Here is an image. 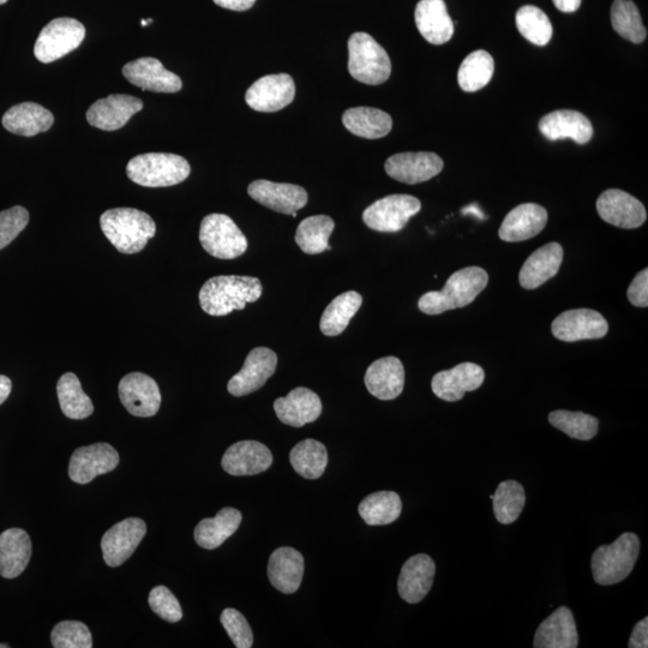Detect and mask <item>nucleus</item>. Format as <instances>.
Here are the masks:
<instances>
[{
  "mask_svg": "<svg viewBox=\"0 0 648 648\" xmlns=\"http://www.w3.org/2000/svg\"><path fill=\"white\" fill-rule=\"evenodd\" d=\"M262 292L261 281L254 276L220 275L202 286L198 299L206 314L226 316L234 310L245 309L249 303L257 302Z\"/></svg>",
  "mask_w": 648,
  "mask_h": 648,
  "instance_id": "1",
  "label": "nucleus"
},
{
  "mask_svg": "<svg viewBox=\"0 0 648 648\" xmlns=\"http://www.w3.org/2000/svg\"><path fill=\"white\" fill-rule=\"evenodd\" d=\"M100 226L114 248L126 255L141 252L156 233L152 216L135 208L106 210L100 216Z\"/></svg>",
  "mask_w": 648,
  "mask_h": 648,
  "instance_id": "2",
  "label": "nucleus"
},
{
  "mask_svg": "<svg viewBox=\"0 0 648 648\" xmlns=\"http://www.w3.org/2000/svg\"><path fill=\"white\" fill-rule=\"evenodd\" d=\"M488 282L489 275L483 268L460 269L449 276L442 291L423 294L418 308L426 315H440L449 310L465 308L485 290Z\"/></svg>",
  "mask_w": 648,
  "mask_h": 648,
  "instance_id": "3",
  "label": "nucleus"
},
{
  "mask_svg": "<svg viewBox=\"0 0 648 648\" xmlns=\"http://www.w3.org/2000/svg\"><path fill=\"white\" fill-rule=\"evenodd\" d=\"M190 172V164L183 156L170 153L138 155L126 166L131 182L146 188H166L183 183Z\"/></svg>",
  "mask_w": 648,
  "mask_h": 648,
  "instance_id": "4",
  "label": "nucleus"
},
{
  "mask_svg": "<svg viewBox=\"0 0 648 648\" xmlns=\"http://www.w3.org/2000/svg\"><path fill=\"white\" fill-rule=\"evenodd\" d=\"M639 554L640 540L634 533H623L614 543L599 546L592 556L594 581L610 586L627 579Z\"/></svg>",
  "mask_w": 648,
  "mask_h": 648,
  "instance_id": "5",
  "label": "nucleus"
},
{
  "mask_svg": "<svg viewBox=\"0 0 648 648\" xmlns=\"http://www.w3.org/2000/svg\"><path fill=\"white\" fill-rule=\"evenodd\" d=\"M348 71L354 80L378 86L388 81L392 62L386 50L371 35L358 32L348 40Z\"/></svg>",
  "mask_w": 648,
  "mask_h": 648,
  "instance_id": "6",
  "label": "nucleus"
},
{
  "mask_svg": "<svg viewBox=\"0 0 648 648\" xmlns=\"http://www.w3.org/2000/svg\"><path fill=\"white\" fill-rule=\"evenodd\" d=\"M200 242L210 256L219 260H233L248 250V239L225 214H209L202 220Z\"/></svg>",
  "mask_w": 648,
  "mask_h": 648,
  "instance_id": "7",
  "label": "nucleus"
},
{
  "mask_svg": "<svg viewBox=\"0 0 648 648\" xmlns=\"http://www.w3.org/2000/svg\"><path fill=\"white\" fill-rule=\"evenodd\" d=\"M86 38V28L75 18L62 17L51 21L36 39L34 54L39 62H56L80 47Z\"/></svg>",
  "mask_w": 648,
  "mask_h": 648,
  "instance_id": "8",
  "label": "nucleus"
},
{
  "mask_svg": "<svg viewBox=\"0 0 648 648\" xmlns=\"http://www.w3.org/2000/svg\"><path fill=\"white\" fill-rule=\"evenodd\" d=\"M422 209V203L411 195H390L372 203L363 213V221L371 230L384 233L399 232L412 216Z\"/></svg>",
  "mask_w": 648,
  "mask_h": 648,
  "instance_id": "9",
  "label": "nucleus"
},
{
  "mask_svg": "<svg viewBox=\"0 0 648 648\" xmlns=\"http://www.w3.org/2000/svg\"><path fill=\"white\" fill-rule=\"evenodd\" d=\"M119 399L132 416L153 417L161 406L158 383L142 372H131L119 382Z\"/></svg>",
  "mask_w": 648,
  "mask_h": 648,
  "instance_id": "10",
  "label": "nucleus"
},
{
  "mask_svg": "<svg viewBox=\"0 0 648 648\" xmlns=\"http://www.w3.org/2000/svg\"><path fill=\"white\" fill-rule=\"evenodd\" d=\"M278 356L267 347H256L246 357L242 370L227 384L228 393L245 396L256 392L275 374Z\"/></svg>",
  "mask_w": 648,
  "mask_h": 648,
  "instance_id": "11",
  "label": "nucleus"
},
{
  "mask_svg": "<svg viewBox=\"0 0 648 648\" xmlns=\"http://www.w3.org/2000/svg\"><path fill=\"white\" fill-rule=\"evenodd\" d=\"M551 330L556 339L564 342L597 340L608 334L609 324L598 311L575 309L557 316Z\"/></svg>",
  "mask_w": 648,
  "mask_h": 648,
  "instance_id": "12",
  "label": "nucleus"
},
{
  "mask_svg": "<svg viewBox=\"0 0 648 648\" xmlns=\"http://www.w3.org/2000/svg\"><path fill=\"white\" fill-rule=\"evenodd\" d=\"M147 533L142 519L129 518L110 528L101 539L102 554L108 567H119L134 554Z\"/></svg>",
  "mask_w": 648,
  "mask_h": 648,
  "instance_id": "13",
  "label": "nucleus"
},
{
  "mask_svg": "<svg viewBox=\"0 0 648 648\" xmlns=\"http://www.w3.org/2000/svg\"><path fill=\"white\" fill-rule=\"evenodd\" d=\"M296 96V84L287 74L268 75L257 80L245 94V101L257 112H278Z\"/></svg>",
  "mask_w": 648,
  "mask_h": 648,
  "instance_id": "14",
  "label": "nucleus"
},
{
  "mask_svg": "<svg viewBox=\"0 0 648 648\" xmlns=\"http://www.w3.org/2000/svg\"><path fill=\"white\" fill-rule=\"evenodd\" d=\"M119 454L111 444L95 443L81 447L72 454L69 464V477L77 484H88L101 474L116 470Z\"/></svg>",
  "mask_w": 648,
  "mask_h": 648,
  "instance_id": "15",
  "label": "nucleus"
},
{
  "mask_svg": "<svg viewBox=\"0 0 648 648\" xmlns=\"http://www.w3.org/2000/svg\"><path fill=\"white\" fill-rule=\"evenodd\" d=\"M597 212L608 224L624 230H633L645 224L647 212L644 204L628 192L610 189L597 201Z\"/></svg>",
  "mask_w": 648,
  "mask_h": 648,
  "instance_id": "16",
  "label": "nucleus"
},
{
  "mask_svg": "<svg viewBox=\"0 0 648 648\" xmlns=\"http://www.w3.org/2000/svg\"><path fill=\"white\" fill-rule=\"evenodd\" d=\"M248 194L256 202L276 213L292 215L308 203V192L302 186L273 183L269 180H255L249 185Z\"/></svg>",
  "mask_w": 648,
  "mask_h": 648,
  "instance_id": "17",
  "label": "nucleus"
},
{
  "mask_svg": "<svg viewBox=\"0 0 648 648\" xmlns=\"http://www.w3.org/2000/svg\"><path fill=\"white\" fill-rule=\"evenodd\" d=\"M443 160L435 153H400L390 156L386 161V172L390 178L405 184H419L440 174Z\"/></svg>",
  "mask_w": 648,
  "mask_h": 648,
  "instance_id": "18",
  "label": "nucleus"
},
{
  "mask_svg": "<svg viewBox=\"0 0 648 648\" xmlns=\"http://www.w3.org/2000/svg\"><path fill=\"white\" fill-rule=\"evenodd\" d=\"M485 372L482 366L474 363H461L455 368L437 372L432 377V392L443 401L456 402L464 398L467 392H474L482 387Z\"/></svg>",
  "mask_w": 648,
  "mask_h": 648,
  "instance_id": "19",
  "label": "nucleus"
},
{
  "mask_svg": "<svg viewBox=\"0 0 648 648\" xmlns=\"http://www.w3.org/2000/svg\"><path fill=\"white\" fill-rule=\"evenodd\" d=\"M123 75L134 86L149 92L178 93L183 88L180 77L155 58L144 57L124 65Z\"/></svg>",
  "mask_w": 648,
  "mask_h": 648,
  "instance_id": "20",
  "label": "nucleus"
},
{
  "mask_svg": "<svg viewBox=\"0 0 648 648\" xmlns=\"http://www.w3.org/2000/svg\"><path fill=\"white\" fill-rule=\"evenodd\" d=\"M142 100L126 94H112L100 99L87 111L88 123L104 131L122 129L134 114L141 112Z\"/></svg>",
  "mask_w": 648,
  "mask_h": 648,
  "instance_id": "21",
  "label": "nucleus"
},
{
  "mask_svg": "<svg viewBox=\"0 0 648 648\" xmlns=\"http://www.w3.org/2000/svg\"><path fill=\"white\" fill-rule=\"evenodd\" d=\"M273 454L261 442L240 441L232 444L222 456V468L231 476L243 477L267 471Z\"/></svg>",
  "mask_w": 648,
  "mask_h": 648,
  "instance_id": "22",
  "label": "nucleus"
},
{
  "mask_svg": "<svg viewBox=\"0 0 648 648\" xmlns=\"http://www.w3.org/2000/svg\"><path fill=\"white\" fill-rule=\"evenodd\" d=\"M274 411L281 423L302 428L314 423L322 413V401L312 390L304 387L293 389L285 398L274 401Z\"/></svg>",
  "mask_w": 648,
  "mask_h": 648,
  "instance_id": "23",
  "label": "nucleus"
},
{
  "mask_svg": "<svg viewBox=\"0 0 648 648\" xmlns=\"http://www.w3.org/2000/svg\"><path fill=\"white\" fill-rule=\"evenodd\" d=\"M548 224V212L536 203H524L515 207L503 220L498 236L504 242H524L538 236Z\"/></svg>",
  "mask_w": 648,
  "mask_h": 648,
  "instance_id": "24",
  "label": "nucleus"
},
{
  "mask_svg": "<svg viewBox=\"0 0 648 648\" xmlns=\"http://www.w3.org/2000/svg\"><path fill=\"white\" fill-rule=\"evenodd\" d=\"M436 573L435 562L428 555H414L402 566L398 581L400 597L417 604L428 596Z\"/></svg>",
  "mask_w": 648,
  "mask_h": 648,
  "instance_id": "25",
  "label": "nucleus"
},
{
  "mask_svg": "<svg viewBox=\"0 0 648 648\" xmlns=\"http://www.w3.org/2000/svg\"><path fill=\"white\" fill-rule=\"evenodd\" d=\"M539 130L550 141L573 140L586 144L593 136V126L584 114L560 110L546 114L539 122Z\"/></svg>",
  "mask_w": 648,
  "mask_h": 648,
  "instance_id": "26",
  "label": "nucleus"
},
{
  "mask_svg": "<svg viewBox=\"0 0 648 648\" xmlns=\"http://www.w3.org/2000/svg\"><path fill=\"white\" fill-rule=\"evenodd\" d=\"M365 386L375 398L388 401L398 398L405 386V369L396 357H384L372 363L365 374Z\"/></svg>",
  "mask_w": 648,
  "mask_h": 648,
  "instance_id": "27",
  "label": "nucleus"
},
{
  "mask_svg": "<svg viewBox=\"0 0 648 648\" xmlns=\"http://www.w3.org/2000/svg\"><path fill=\"white\" fill-rule=\"evenodd\" d=\"M414 20L419 33L432 45H443L453 38L454 23L444 0H420Z\"/></svg>",
  "mask_w": 648,
  "mask_h": 648,
  "instance_id": "28",
  "label": "nucleus"
},
{
  "mask_svg": "<svg viewBox=\"0 0 648 648\" xmlns=\"http://www.w3.org/2000/svg\"><path fill=\"white\" fill-rule=\"evenodd\" d=\"M304 575V557L293 548L276 549L269 558L268 578L276 590L292 594L299 590Z\"/></svg>",
  "mask_w": 648,
  "mask_h": 648,
  "instance_id": "29",
  "label": "nucleus"
},
{
  "mask_svg": "<svg viewBox=\"0 0 648 648\" xmlns=\"http://www.w3.org/2000/svg\"><path fill=\"white\" fill-rule=\"evenodd\" d=\"M578 645L574 615L566 606L558 608L540 624L533 644L536 648H576Z\"/></svg>",
  "mask_w": 648,
  "mask_h": 648,
  "instance_id": "30",
  "label": "nucleus"
},
{
  "mask_svg": "<svg viewBox=\"0 0 648 648\" xmlns=\"http://www.w3.org/2000/svg\"><path fill=\"white\" fill-rule=\"evenodd\" d=\"M563 248L561 244L549 243L534 251L527 258L519 274L520 285L525 290H536L554 278L561 268Z\"/></svg>",
  "mask_w": 648,
  "mask_h": 648,
  "instance_id": "31",
  "label": "nucleus"
},
{
  "mask_svg": "<svg viewBox=\"0 0 648 648\" xmlns=\"http://www.w3.org/2000/svg\"><path fill=\"white\" fill-rule=\"evenodd\" d=\"M32 540L21 528H9L0 534V575L15 579L26 570L32 557Z\"/></svg>",
  "mask_w": 648,
  "mask_h": 648,
  "instance_id": "32",
  "label": "nucleus"
},
{
  "mask_svg": "<svg viewBox=\"0 0 648 648\" xmlns=\"http://www.w3.org/2000/svg\"><path fill=\"white\" fill-rule=\"evenodd\" d=\"M2 123L11 134L33 137L50 130L54 117L51 111L35 102H22L5 112Z\"/></svg>",
  "mask_w": 648,
  "mask_h": 648,
  "instance_id": "33",
  "label": "nucleus"
},
{
  "mask_svg": "<svg viewBox=\"0 0 648 648\" xmlns=\"http://www.w3.org/2000/svg\"><path fill=\"white\" fill-rule=\"evenodd\" d=\"M242 513L238 509L226 507L215 518L203 519L195 528V540L203 549L214 550L237 532Z\"/></svg>",
  "mask_w": 648,
  "mask_h": 648,
  "instance_id": "34",
  "label": "nucleus"
},
{
  "mask_svg": "<svg viewBox=\"0 0 648 648\" xmlns=\"http://www.w3.org/2000/svg\"><path fill=\"white\" fill-rule=\"evenodd\" d=\"M342 124L353 135L377 140L389 134L393 128V119L377 108L354 107L344 113Z\"/></svg>",
  "mask_w": 648,
  "mask_h": 648,
  "instance_id": "35",
  "label": "nucleus"
},
{
  "mask_svg": "<svg viewBox=\"0 0 648 648\" xmlns=\"http://www.w3.org/2000/svg\"><path fill=\"white\" fill-rule=\"evenodd\" d=\"M362 304L363 298L356 291L340 294L324 310L320 322L321 332L326 336H338L344 333Z\"/></svg>",
  "mask_w": 648,
  "mask_h": 648,
  "instance_id": "36",
  "label": "nucleus"
},
{
  "mask_svg": "<svg viewBox=\"0 0 648 648\" xmlns=\"http://www.w3.org/2000/svg\"><path fill=\"white\" fill-rule=\"evenodd\" d=\"M401 498L394 491H378L366 496L359 504L358 512L366 524L384 526L399 519Z\"/></svg>",
  "mask_w": 648,
  "mask_h": 648,
  "instance_id": "37",
  "label": "nucleus"
},
{
  "mask_svg": "<svg viewBox=\"0 0 648 648\" xmlns=\"http://www.w3.org/2000/svg\"><path fill=\"white\" fill-rule=\"evenodd\" d=\"M335 228V222L328 215H315L300 222L296 232V243L305 254L318 255L329 246V238Z\"/></svg>",
  "mask_w": 648,
  "mask_h": 648,
  "instance_id": "38",
  "label": "nucleus"
},
{
  "mask_svg": "<svg viewBox=\"0 0 648 648\" xmlns=\"http://www.w3.org/2000/svg\"><path fill=\"white\" fill-rule=\"evenodd\" d=\"M60 408L66 417L75 420L92 416L94 406L89 396L83 392L81 382L72 372H66L57 383Z\"/></svg>",
  "mask_w": 648,
  "mask_h": 648,
  "instance_id": "39",
  "label": "nucleus"
},
{
  "mask_svg": "<svg viewBox=\"0 0 648 648\" xmlns=\"http://www.w3.org/2000/svg\"><path fill=\"white\" fill-rule=\"evenodd\" d=\"M290 461L299 476L305 479H318L328 465L327 448L323 443L308 438L299 442L291 450Z\"/></svg>",
  "mask_w": 648,
  "mask_h": 648,
  "instance_id": "40",
  "label": "nucleus"
},
{
  "mask_svg": "<svg viewBox=\"0 0 648 648\" xmlns=\"http://www.w3.org/2000/svg\"><path fill=\"white\" fill-rule=\"evenodd\" d=\"M494 70L495 62L490 53L483 50L474 51L461 63L458 72L459 86L467 93L478 92L488 86Z\"/></svg>",
  "mask_w": 648,
  "mask_h": 648,
  "instance_id": "41",
  "label": "nucleus"
},
{
  "mask_svg": "<svg viewBox=\"0 0 648 648\" xmlns=\"http://www.w3.org/2000/svg\"><path fill=\"white\" fill-rule=\"evenodd\" d=\"M490 498L496 520L503 525L513 524L519 519L526 503L524 486L515 480H506L498 485L495 494Z\"/></svg>",
  "mask_w": 648,
  "mask_h": 648,
  "instance_id": "42",
  "label": "nucleus"
},
{
  "mask_svg": "<svg viewBox=\"0 0 648 648\" xmlns=\"http://www.w3.org/2000/svg\"><path fill=\"white\" fill-rule=\"evenodd\" d=\"M611 24L623 39L633 44H641L647 38V29L642 23L638 6L632 0H614Z\"/></svg>",
  "mask_w": 648,
  "mask_h": 648,
  "instance_id": "43",
  "label": "nucleus"
},
{
  "mask_svg": "<svg viewBox=\"0 0 648 648\" xmlns=\"http://www.w3.org/2000/svg\"><path fill=\"white\" fill-rule=\"evenodd\" d=\"M516 27L526 40L537 46L548 45L554 33L549 17L533 5L522 6L516 12Z\"/></svg>",
  "mask_w": 648,
  "mask_h": 648,
  "instance_id": "44",
  "label": "nucleus"
},
{
  "mask_svg": "<svg viewBox=\"0 0 648 648\" xmlns=\"http://www.w3.org/2000/svg\"><path fill=\"white\" fill-rule=\"evenodd\" d=\"M549 422L574 440L590 441L598 434V419L582 412L554 411L549 414Z\"/></svg>",
  "mask_w": 648,
  "mask_h": 648,
  "instance_id": "45",
  "label": "nucleus"
},
{
  "mask_svg": "<svg viewBox=\"0 0 648 648\" xmlns=\"http://www.w3.org/2000/svg\"><path fill=\"white\" fill-rule=\"evenodd\" d=\"M53 647L92 648V633L86 624L78 621H63L53 628L51 634Z\"/></svg>",
  "mask_w": 648,
  "mask_h": 648,
  "instance_id": "46",
  "label": "nucleus"
},
{
  "mask_svg": "<svg viewBox=\"0 0 648 648\" xmlns=\"http://www.w3.org/2000/svg\"><path fill=\"white\" fill-rule=\"evenodd\" d=\"M222 627L237 648H250L254 644V634L244 615L236 609H225L220 616Z\"/></svg>",
  "mask_w": 648,
  "mask_h": 648,
  "instance_id": "47",
  "label": "nucleus"
},
{
  "mask_svg": "<svg viewBox=\"0 0 648 648\" xmlns=\"http://www.w3.org/2000/svg\"><path fill=\"white\" fill-rule=\"evenodd\" d=\"M148 602L156 615L170 623H177L183 618L182 606L178 599L165 586H156L149 593Z\"/></svg>",
  "mask_w": 648,
  "mask_h": 648,
  "instance_id": "48",
  "label": "nucleus"
},
{
  "mask_svg": "<svg viewBox=\"0 0 648 648\" xmlns=\"http://www.w3.org/2000/svg\"><path fill=\"white\" fill-rule=\"evenodd\" d=\"M29 222V213L21 206L0 212V250L6 248L17 238Z\"/></svg>",
  "mask_w": 648,
  "mask_h": 648,
  "instance_id": "49",
  "label": "nucleus"
},
{
  "mask_svg": "<svg viewBox=\"0 0 648 648\" xmlns=\"http://www.w3.org/2000/svg\"><path fill=\"white\" fill-rule=\"evenodd\" d=\"M629 302L638 308H647L648 306V269L642 270L635 276L632 284L628 288Z\"/></svg>",
  "mask_w": 648,
  "mask_h": 648,
  "instance_id": "50",
  "label": "nucleus"
},
{
  "mask_svg": "<svg viewBox=\"0 0 648 648\" xmlns=\"http://www.w3.org/2000/svg\"><path fill=\"white\" fill-rule=\"evenodd\" d=\"M628 647L630 648H647L648 647V618L636 624L632 636H630Z\"/></svg>",
  "mask_w": 648,
  "mask_h": 648,
  "instance_id": "51",
  "label": "nucleus"
},
{
  "mask_svg": "<svg viewBox=\"0 0 648 648\" xmlns=\"http://www.w3.org/2000/svg\"><path fill=\"white\" fill-rule=\"evenodd\" d=\"M214 3L224 9L246 11L255 5L256 0H214Z\"/></svg>",
  "mask_w": 648,
  "mask_h": 648,
  "instance_id": "52",
  "label": "nucleus"
},
{
  "mask_svg": "<svg viewBox=\"0 0 648 648\" xmlns=\"http://www.w3.org/2000/svg\"><path fill=\"white\" fill-rule=\"evenodd\" d=\"M556 8L566 14H572L580 8L581 0H552Z\"/></svg>",
  "mask_w": 648,
  "mask_h": 648,
  "instance_id": "53",
  "label": "nucleus"
},
{
  "mask_svg": "<svg viewBox=\"0 0 648 648\" xmlns=\"http://www.w3.org/2000/svg\"><path fill=\"white\" fill-rule=\"evenodd\" d=\"M12 383L9 377L0 375V405L4 404L11 393Z\"/></svg>",
  "mask_w": 648,
  "mask_h": 648,
  "instance_id": "54",
  "label": "nucleus"
},
{
  "mask_svg": "<svg viewBox=\"0 0 648 648\" xmlns=\"http://www.w3.org/2000/svg\"><path fill=\"white\" fill-rule=\"evenodd\" d=\"M462 214H473L476 215L478 219H484L485 216L477 206H470L462 210Z\"/></svg>",
  "mask_w": 648,
  "mask_h": 648,
  "instance_id": "55",
  "label": "nucleus"
},
{
  "mask_svg": "<svg viewBox=\"0 0 648 648\" xmlns=\"http://www.w3.org/2000/svg\"><path fill=\"white\" fill-rule=\"evenodd\" d=\"M152 22H153L152 20H143V21L141 22V26H142V27H146V26H148L149 23H152Z\"/></svg>",
  "mask_w": 648,
  "mask_h": 648,
  "instance_id": "56",
  "label": "nucleus"
},
{
  "mask_svg": "<svg viewBox=\"0 0 648 648\" xmlns=\"http://www.w3.org/2000/svg\"><path fill=\"white\" fill-rule=\"evenodd\" d=\"M8 647H10V646L6 645V644H0V648H8Z\"/></svg>",
  "mask_w": 648,
  "mask_h": 648,
  "instance_id": "57",
  "label": "nucleus"
},
{
  "mask_svg": "<svg viewBox=\"0 0 648 648\" xmlns=\"http://www.w3.org/2000/svg\"><path fill=\"white\" fill-rule=\"evenodd\" d=\"M6 2H8V0H0V5H3V4H5Z\"/></svg>",
  "mask_w": 648,
  "mask_h": 648,
  "instance_id": "58",
  "label": "nucleus"
}]
</instances>
